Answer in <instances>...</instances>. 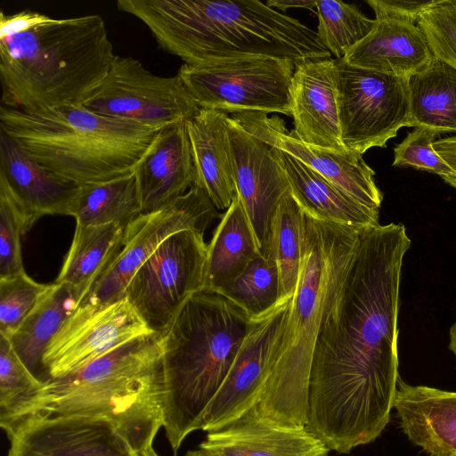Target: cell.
Returning <instances> with one entry per match:
<instances>
[{"label": "cell", "instance_id": "cell-1", "mask_svg": "<svg viewBox=\"0 0 456 456\" xmlns=\"http://www.w3.org/2000/svg\"><path fill=\"white\" fill-rule=\"evenodd\" d=\"M411 244L401 223L362 228L344 291L318 336L305 428L337 453L372 443L390 421L400 379L401 273Z\"/></svg>", "mask_w": 456, "mask_h": 456}, {"label": "cell", "instance_id": "cell-2", "mask_svg": "<svg viewBox=\"0 0 456 456\" xmlns=\"http://www.w3.org/2000/svg\"><path fill=\"white\" fill-rule=\"evenodd\" d=\"M304 256L284 325L271 352L261 404L252 418L305 428L314 347L341 297L363 227L317 219L306 213Z\"/></svg>", "mask_w": 456, "mask_h": 456}, {"label": "cell", "instance_id": "cell-3", "mask_svg": "<svg viewBox=\"0 0 456 456\" xmlns=\"http://www.w3.org/2000/svg\"><path fill=\"white\" fill-rule=\"evenodd\" d=\"M119 11L142 21L166 52L190 66L268 57L329 59L317 33L257 0H118Z\"/></svg>", "mask_w": 456, "mask_h": 456}, {"label": "cell", "instance_id": "cell-4", "mask_svg": "<svg viewBox=\"0 0 456 456\" xmlns=\"http://www.w3.org/2000/svg\"><path fill=\"white\" fill-rule=\"evenodd\" d=\"M251 325L233 302L200 291L162 336L163 428L175 455L191 433L202 429Z\"/></svg>", "mask_w": 456, "mask_h": 456}, {"label": "cell", "instance_id": "cell-5", "mask_svg": "<svg viewBox=\"0 0 456 456\" xmlns=\"http://www.w3.org/2000/svg\"><path fill=\"white\" fill-rule=\"evenodd\" d=\"M162 394V336L151 334L45 381L19 422L35 413L103 418L133 452L151 445L163 428Z\"/></svg>", "mask_w": 456, "mask_h": 456}, {"label": "cell", "instance_id": "cell-6", "mask_svg": "<svg viewBox=\"0 0 456 456\" xmlns=\"http://www.w3.org/2000/svg\"><path fill=\"white\" fill-rule=\"evenodd\" d=\"M115 54L98 14L54 20L0 39L2 104L21 110L83 105Z\"/></svg>", "mask_w": 456, "mask_h": 456}, {"label": "cell", "instance_id": "cell-7", "mask_svg": "<svg viewBox=\"0 0 456 456\" xmlns=\"http://www.w3.org/2000/svg\"><path fill=\"white\" fill-rule=\"evenodd\" d=\"M0 128L46 170L78 186L133 172L161 130L83 105L32 110L1 105Z\"/></svg>", "mask_w": 456, "mask_h": 456}, {"label": "cell", "instance_id": "cell-8", "mask_svg": "<svg viewBox=\"0 0 456 456\" xmlns=\"http://www.w3.org/2000/svg\"><path fill=\"white\" fill-rule=\"evenodd\" d=\"M289 60L251 57L181 66L178 74L200 109L291 116Z\"/></svg>", "mask_w": 456, "mask_h": 456}, {"label": "cell", "instance_id": "cell-9", "mask_svg": "<svg viewBox=\"0 0 456 456\" xmlns=\"http://www.w3.org/2000/svg\"><path fill=\"white\" fill-rule=\"evenodd\" d=\"M334 81L341 141L362 155L387 146L410 118L408 78L397 77L334 59Z\"/></svg>", "mask_w": 456, "mask_h": 456}, {"label": "cell", "instance_id": "cell-10", "mask_svg": "<svg viewBox=\"0 0 456 456\" xmlns=\"http://www.w3.org/2000/svg\"><path fill=\"white\" fill-rule=\"evenodd\" d=\"M207 247L200 232L174 233L130 280L125 297L154 333L163 336L186 302L202 291Z\"/></svg>", "mask_w": 456, "mask_h": 456}, {"label": "cell", "instance_id": "cell-11", "mask_svg": "<svg viewBox=\"0 0 456 456\" xmlns=\"http://www.w3.org/2000/svg\"><path fill=\"white\" fill-rule=\"evenodd\" d=\"M217 217L216 208L196 185L164 207L141 214L126 224L119 253L77 308H96L125 297L134 274L164 240L183 230L204 234Z\"/></svg>", "mask_w": 456, "mask_h": 456}, {"label": "cell", "instance_id": "cell-12", "mask_svg": "<svg viewBox=\"0 0 456 456\" xmlns=\"http://www.w3.org/2000/svg\"><path fill=\"white\" fill-rule=\"evenodd\" d=\"M83 106L106 117L158 129L187 122L200 110L178 73L157 76L138 60L118 55Z\"/></svg>", "mask_w": 456, "mask_h": 456}, {"label": "cell", "instance_id": "cell-13", "mask_svg": "<svg viewBox=\"0 0 456 456\" xmlns=\"http://www.w3.org/2000/svg\"><path fill=\"white\" fill-rule=\"evenodd\" d=\"M156 334L125 297L96 307L77 308L51 340L43 355L48 379L72 373L136 338Z\"/></svg>", "mask_w": 456, "mask_h": 456}, {"label": "cell", "instance_id": "cell-14", "mask_svg": "<svg viewBox=\"0 0 456 456\" xmlns=\"http://www.w3.org/2000/svg\"><path fill=\"white\" fill-rule=\"evenodd\" d=\"M292 297L280 298L272 308L252 318L231 370L204 415L201 430L221 429L258 409L265 387L268 360Z\"/></svg>", "mask_w": 456, "mask_h": 456}, {"label": "cell", "instance_id": "cell-15", "mask_svg": "<svg viewBox=\"0 0 456 456\" xmlns=\"http://www.w3.org/2000/svg\"><path fill=\"white\" fill-rule=\"evenodd\" d=\"M7 456H131V448L108 419L35 413L7 434Z\"/></svg>", "mask_w": 456, "mask_h": 456}, {"label": "cell", "instance_id": "cell-16", "mask_svg": "<svg viewBox=\"0 0 456 456\" xmlns=\"http://www.w3.org/2000/svg\"><path fill=\"white\" fill-rule=\"evenodd\" d=\"M238 195L265 256L272 218L289 191L287 176L271 145L247 130L235 117L226 120Z\"/></svg>", "mask_w": 456, "mask_h": 456}, {"label": "cell", "instance_id": "cell-17", "mask_svg": "<svg viewBox=\"0 0 456 456\" xmlns=\"http://www.w3.org/2000/svg\"><path fill=\"white\" fill-rule=\"evenodd\" d=\"M233 117L265 142L311 167L364 206L379 210L383 194L376 184L374 170L366 164L362 155L308 145L293 131L289 132L283 120L276 116L269 118L263 112H241Z\"/></svg>", "mask_w": 456, "mask_h": 456}, {"label": "cell", "instance_id": "cell-18", "mask_svg": "<svg viewBox=\"0 0 456 456\" xmlns=\"http://www.w3.org/2000/svg\"><path fill=\"white\" fill-rule=\"evenodd\" d=\"M0 185L18 207L26 232L43 216H69L79 187L46 170L2 132Z\"/></svg>", "mask_w": 456, "mask_h": 456}, {"label": "cell", "instance_id": "cell-19", "mask_svg": "<svg viewBox=\"0 0 456 456\" xmlns=\"http://www.w3.org/2000/svg\"><path fill=\"white\" fill-rule=\"evenodd\" d=\"M294 134L305 143L346 152L341 141L334 81V59L307 60L291 79Z\"/></svg>", "mask_w": 456, "mask_h": 456}, {"label": "cell", "instance_id": "cell-20", "mask_svg": "<svg viewBox=\"0 0 456 456\" xmlns=\"http://www.w3.org/2000/svg\"><path fill=\"white\" fill-rule=\"evenodd\" d=\"M134 172L142 214L187 192L194 185L195 168L186 122L162 128Z\"/></svg>", "mask_w": 456, "mask_h": 456}, {"label": "cell", "instance_id": "cell-21", "mask_svg": "<svg viewBox=\"0 0 456 456\" xmlns=\"http://www.w3.org/2000/svg\"><path fill=\"white\" fill-rule=\"evenodd\" d=\"M394 409L408 440L428 456H456V392L401 378Z\"/></svg>", "mask_w": 456, "mask_h": 456}, {"label": "cell", "instance_id": "cell-22", "mask_svg": "<svg viewBox=\"0 0 456 456\" xmlns=\"http://www.w3.org/2000/svg\"><path fill=\"white\" fill-rule=\"evenodd\" d=\"M199 448L212 456H328L330 450L306 428H288L243 416L208 432Z\"/></svg>", "mask_w": 456, "mask_h": 456}, {"label": "cell", "instance_id": "cell-23", "mask_svg": "<svg viewBox=\"0 0 456 456\" xmlns=\"http://www.w3.org/2000/svg\"><path fill=\"white\" fill-rule=\"evenodd\" d=\"M373 29L343 57L349 65L409 78L433 60L425 36L411 22L375 19Z\"/></svg>", "mask_w": 456, "mask_h": 456}, {"label": "cell", "instance_id": "cell-24", "mask_svg": "<svg viewBox=\"0 0 456 456\" xmlns=\"http://www.w3.org/2000/svg\"><path fill=\"white\" fill-rule=\"evenodd\" d=\"M228 114L200 109L186 122L195 168L194 185L217 209L226 210L236 194L226 120Z\"/></svg>", "mask_w": 456, "mask_h": 456}, {"label": "cell", "instance_id": "cell-25", "mask_svg": "<svg viewBox=\"0 0 456 456\" xmlns=\"http://www.w3.org/2000/svg\"><path fill=\"white\" fill-rule=\"evenodd\" d=\"M272 148L292 195L305 213L323 221L356 227L379 224V210L364 206L311 167L285 151Z\"/></svg>", "mask_w": 456, "mask_h": 456}, {"label": "cell", "instance_id": "cell-26", "mask_svg": "<svg viewBox=\"0 0 456 456\" xmlns=\"http://www.w3.org/2000/svg\"><path fill=\"white\" fill-rule=\"evenodd\" d=\"M80 301L79 291L55 281L8 338L23 363L44 382L49 379L43 365L45 350L77 309Z\"/></svg>", "mask_w": 456, "mask_h": 456}, {"label": "cell", "instance_id": "cell-27", "mask_svg": "<svg viewBox=\"0 0 456 456\" xmlns=\"http://www.w3.org/2000/svg\"><path fill=\"white\" fill-rule=\"evenodd\" d=\"M259 254L253 229L235 194L208 244L202 291L217 293Z\"/></svg>", "mask_w": 456, "mask_h": 456}, {"label": "cell", "instance_id": "cell-28", "mask_svg": "<svg viewBox=\"0 0 456 456\" xmlns=\"http://www.w3.org/2000/svg\"><path fill=\"white\" fill-rule=\"evenodd\" d=\"M126 225L76 224L69 250L56 282L66 283L81 294V301L119 253ZM80 301V302H81Z\"/></svg>", "mask_w": 456, "mask_h": 456}, {"label": "cell", "instance_id": "cell-29", "mask_svg": "<svg viewBox=\"0 0 456 456\" xmlns=\"http://www.w3.org/2000/svg\"><path fill=\"white\" fill-rule=\"evenodd\" d=\"M408 127L426 126L456 133V69L435 59L408 78Z\"/></svg>", "mask_w": 456, "mask_h": 456}, {"label": "cell", "instance_id": "cell-30", "mask_svg": "<svg viewBox=\"0 0 456 456\" xmlns=\"http://www.w3.org/2000/svg\"><path fill=\"white\" fill-rule=\"evenodd\" d=\"M142 214L134 172L101 183L80 185L70 215L76 224L100 225L128 223Z\"/></svg>", "mask_w": 456, "mask_h": 456}, {"label": "cell", "instance_id": "cell-31", "mask_svg": "<svg viewBox=\"0 0 456 456\" xmlns=\"http://www.w3.org/2000/svg\"><path fill=\"white\" fill-rule=\"evenodd\" d=\"M305 212L290 190L279 202L272 218L265 256L277 265L280 298L293 297L304 256Z\"/></svg>", "mask_w": 456, "mask_h": 456}, {"label": "cell", "instance_id": "cell-32", "mask_svg": "<svg viewBox=\"0 0 456 456\" xmlns=\"http://www.w3.org/2000/svg\"><path fill=\"white\" fill-rule=\"evenodd\" d=\"M45 383L23 363L9 339L0 335V426L6 434L19 422Z\"/></svg>", "mask_w": 456, "mask_h": 456}, {"label": "cell", "instance_id": "cell-33", "mask_svg": "<svg viewBox=\"0 0 456 456\" xmlns=\"http://www.w3.org/2000/svg\"><path fill=\"white\" fill-rule=\"evenodd\" d=\"M280 290V274L276 263L259 254L237 278L217 293L254 318L278 302Z\"/></svg>", "mask_w": 456, "mask_h": 456}, {"label": "cell", "instance_id": "cell-34", "mask_svg": "<svg viewBox=\"0 0 456 456\" xmlns=\"http://www.w3.org/2000/svg\"><path fill=\"white\" fill-rule=\"evenodd\" d=\"M316 10L318 40L336 59L343 58L377 22L365 16L356 5L342 1H316Z\"/></svg>", "mask_w": 456, "mask_h": 456}, {"label": "cell", "instance_id": "cell-35", "mask_svg": "<svg viewBox=\"0 0 456 456\" xmlns=\"http://www.w3.org/2000/svg\"><path fill=\"white\" fill-rule=\"evenodd\" d=\"M50 287L35 281L25 271L0 278V335L9 338Z\"/></svg>", "mask_w": 456, "mask_h": 456}, {"label": "cell", "instance_id": "cell-36", "mask_svg": "<svg viewBox=\"0 0 456 456\" xmlns=\"http://www.w3.org/2000/svg\"><path fill=\"white\" fill-rule=\"evenodd\" d=\"M416 25L435 59L456 69V0H434L419 14Z\"/></svg>", "mask_w": 456, "mask_h": 456}, {"label": "cell", "instance_id": "cell-37", "mask_svg": "<svg viewBox=\"0 0 456 456\" xmlns=\"http://www.w3.org/2000/svg\"><path fill=\"white\" fill-rule=\"evenodd\" d=\"M441 134L426 126H416L394 149V167H413L442 175L453 174L451 167L436 152L434 143Z\"/></svg>", "mask_w": 456, "mask_h": 456}, {"label": "cell", "instance_id": "cell-38", "mask_svg": "<svg viewBox=\"0 0 456 456\" xmlns=\"http://www.w3.org/2000/svg\"><path fill=\"white\" fill-rule=\"evenodd\" d=\"M26 229L7 190L0 185V278L24 272L20 238Z\"/></svg>", "mask_w": 456, "mask_h": 456}, {"label": "cell", "instance_id": "cell-39", "mask_svg": "<svg viewBox=\"0 0 456 456\" xmlns=\"http://www.w3.org/2000/svg\"><path fill=\"white\" fill-rule=\"evenodd\" d=\"M432 1L368 0L375 19H393L416 24L421 12Z\"/></svg>", "mask_w": 456, "mask_h": 456}, {"label": "cell", "instance_id": "cell-40", "mask_svg": "<svg viewBox=\"0 0 456 456\" xmlns=\"http://www.w3.org/2000/svg\"><path fill=\"white\" fill-rule=\"evenodd\" d=\"M52 18L30 10H25L11 15L0 12V39L28 31L40 24L48 22Z\"/></svg>", "mask_w": 456, "mask_h": 456}, {"label": "cell", "instance_id": "cell-41", "mask_svg": "<svg viewBox=\"0 0 456 456\" xmlns=\"http://www.w3.org/2000/svg\"><path fill=\"white\" fill-rule=\"evenodd\" d=\"M436 152L456 174V135L444 137L434 143Z\"/></svg>", "mask_w": 456, "mask_h": 456}, {"label": "cell", "instance_id": "cell-42", "mask_svg": "<svg viewBox=\"0 0 456 456\" xmlns=\"http://www.w3.org/2000/svg\"><path fill=\"white\" fill-rule=\"evenodd\" d=\"M269 7L277 8L285 12L291 8H301L313 11L316 8V1L312 0H268L265 3Z\"/></svg>", "mask_w": 456, "mask_h": 456}, {"label": "cell", "instance_id": "cell-43", "mask_svg": "<svg viewBox=\"0 0 456 456\" xmlns=\"http://www.w3.org/2000/svg\"><path fill=\"white\" fill-rule=\"evenodd\" d=\"M449 349L453 354L456 360V319L449 330Z\"/></svg>", "mask_w": 456, "mask_h": 456}, {"label": "cell", "instance_id": "cell-44", "mask_svg": "<svg viewBox=\"0 0 456 456\" xmlns=\"http://www.w3.org/2000/svg\"><path fill=\"white\" fill-rule=\"evenodd\" d=\"M131 456H159L151 445H148L146 447H143L142 449L133 451L131 452Z\"/></svg>", "mask_w": 456, "mask_h": 456}, {"label": "cell", "instance_id": "cell-45", "mask_svg": "<svg viewBox=\"0 0 456 456\" xmlns=\"http://www.w3.org/2000/svg\"><path fill=\"white\" fill-rule=\"evenodd\" d=\"M440 177L449 185L456 189V174L442 175Z\"/></svg>", "mask_w": 456, "mask_h": 456}, {"label": "cell", "instance_id": "cell-46", "mask_svg": "<svg viewBox=\"0 0 456 456\" xmlns=\"http://www.w3.org/2000/svg\"><path fill=\"white\" fill-rule=\"evenodd\" d=\"M185 456H212V455H210L209 453H208L205 451L199 448L198 450L187 452Z\"/></svg>", "mask_w": 456, "mask_h": 456}]
</instances>
